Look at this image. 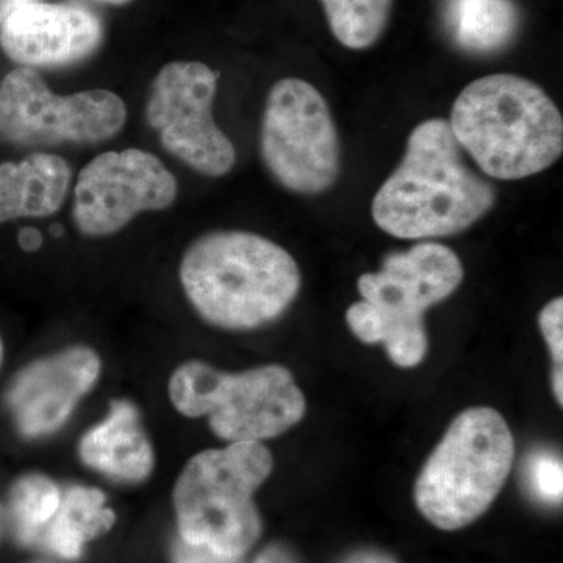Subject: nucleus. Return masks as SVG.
Here are the masks:
<instances>
[{"label": "nucleus", "instance_id": "obj_1", "mask_svg": "<svg viewBox=\"0 0 563 563\" xmlns=\"http://www.w3.org/2000/svg\"><path fill=\"white\" fill-rule=\"evenodd\" d=\"M490 181L463 161L450 122L428 120L407 140L398 168L372 206L373 220L388 235L428 240L466 231L492 209Z\"/></svg>", "mask_w": 563, "mask_h": 563}, {"label": "nucleus", "instance_id": "obj_2", "mask_svg": "<svg viewBox=\"0 0 563 563\" xmlns=\"http://www.w3.org/2000/svg\"><path fill=\"white\" fill-rule=\"evenodd\" d=\"M180 282L203 320L228 331H252L287 312L301 290V272L272 240L222 231L207 233L188 247Z\"/></svg>", "mask_w": 563, "mask_h": 563}, {"label": "nucleus", "instance_id": "obj_3", "mask_svg": "<svg viewBox=\"0 0 563 563\" xmlns=\"http://www.w3.org/2000/svg\"><path fill=\"white\" fill-rule=\"evenodd\" d=\"M451 131L487 176L520 180L550 168L563 152V118L542 87L515 74H492L463 88Z\"/></svg>", "mask_w": 563, "mask_h": 563}, {"label": "nucleus", "instance_id": "obj_4", "mask_svg": "<svg viewBox=\"0 0 563 563\" xmlns=\"http://www.w3.org/2000/svg\"><path fill=\"white\" fill-rule=\"evenodd\" d=\"M514 457L512 431L498 410H463L418 474L415 503L422 517L443 531L472 525L498 498Z\"/></svg>", "mask_w": 563, "mask_h": 563}, {"label": "nucleus", "instance_id": "obj_5", "mask_svg": "<svg viewBox=\"0 0 563 563\" xmlns=\"http://www.w3.org/2000/svg\"><path fill=\"white\" fill-rule=\"evenodd\" d=\"M273 468L272 451L262 442H235L191 457L173 493L180 539L243 558L261 537L254 495Z\"/></svg>", "mask_w": 563, "mask_h": 563}, {"label": "nucleus", "instance_id": "obj_6", "mask_svg": "<svg viewBox=\"0 0 563 563\" xmlns=\"http://www.w3.org/2000/svg\"><path fill=\"white\" fill-rule=\"evenodd\" d=\"M168 391L177 412L209 417L214 435L231 443L279 437L307 410L290 369L280 365L224 373L206 362H185L173 373Z\"/></svg>", "mask_w": 563, "mask_h": 563}, {"label": "nucleus", "instance_id": "obj_7", "mask_svg": "<svg viewBox=\"0 0 563 563\" xmlns=\"http://www.w3.org/2000/svg\"><path fill=\"white\" fill-rule=\"evenodd\" d=\"M262 157L274 179L299 195H320L339 179V132L328 102L309 81L288 77L269 91Z\"/></svg>", "mask_w": 563, "mask_h": 563}, {"label": "nucleus", "instance_id": "obj_8", "mask_svg": "<svg viewBox=\"0 0 563 563\" xmlns=\"http://www.w3.org/2000/svg\"><path fill=\"white\" fill-rule=\"evenodd\" d=\"M128 120L120 96L88 90L58 96L31 68H16L0 84V140L22 147L90 144L117 135Z\"/></svg>", "mask_w": 563, "mask_h": 563}, {"label": "nucleus", "instance_id": "obj_9", "mask_svg": "<svg viewBox=\"0 0 563 563\" xmlns=\"http://www.w3.org/2000/svg\"><path fill=\"white\" fill-rule=\"evenodd\" d=\"M463 274L457 254L432 242L390 254L379 273L363 274L357 287L372 307V343L396 347L421 335L426 331L422 314L450 298Z\"/></svg>", "mask_w": 563, "mask_h": 563}, {"label": "nucleus", "instance_id": "obj_10", "mask_svg": "<svg viewBox=\"0 0 563 563\" xmlns=\"http://www.w3.org/2000/svg\"><path fill=\"white\" fill-rule=\"evenodd\" d=\"M220 73L199 62L168 63L155 77L147 122L169 154L199 174L225 176L236 162L235 146L211 114Z\"/></svg>", "mask_w": 563, "mask_h": 563}, {"label": "nucleus", "instance_id": "obj_11", "mask_svg": "<svg viewBox=\"0 0 563 563\" xmlns=\"http://www.w3.org/2000/svg\"><path fill=\"white\" fill-rule=\"evenodd\" d=\"M176 196V179L155 155L103 152L79 174L73 218L85 235H111L143 211L168 209Z\"/></svg>", "mask_w": 563, "mask_h": 563}, {"label": "nucleus", "instance_id": "obj_12", "mask_svg": "<svg viewBox=\"0 0 563 563\" xmlns=\"http://www.w3.org/2000/svg\"><path fill=\"white\" fill-rule=\"evenodd\" d=\"M101 368V358L88 346H70L25 366L7 398L22 435L58 431L98 383Z\"/></svg>", "mask_w": 563, "mask_h": 563}, {"label": "nucleus", "instance_id": "obj_13", "mask_svg": "<svg viewBox=\"0 0 563 563\" xmlns=\"http://www.w3.org/2000/svg\"><path fill=\"white\" fill-rule=\"evenodd\" d=\"M102 21L84 7L35 2L11 13L0 27L3 54L21 68L73 65L101 46Z\"/></svg>", "mask_w": 563, "mask_h": 563}, {"label": "nucleus", "instance_id": "obj_14", "mask_svg": "<svg viewBox=\"0 0 563 563\" xmlns=\"http://www.w3.org/2000/svg\"><path fill=\"white\" fill-rule=\"evenodd\" d=\"M79 454L85 465L121 483H143L155 463L139 409L125 399H114L109 418L81 437Z\"/></svg>", "mask_w": 563, "mask_h": 563}, {"label": "nucleus", "instance_id": "obj_15", "mask_svg": "<svg viewBox=\"0 0 563 563\" xmlns=\"http://www.w3.org/2000/svg\"><path fill=\"white\" fill-rule=\"evenodd\" d=\"M70 184L68 162L32 154L0 165V224L16 218L49 217L60 209Z\"/></svg>", "mask_w": 563, "mask_h": 563}, {"label": "nucleus", "instance_id": "obj_16", "mask_svg": "<svg viewBox=\"0 0 563 563\" xmlns=\"http://www.w3.org/2000/svg\"><path fill=\"white\" fill-rule=\"evenodd\" d=\"M114 520L117 515L106 506L101 490L76 485L62 496L60 507L38 543L63 559H77L85 543L109 531Z\"/></svg>", "mask_w": 563, "mask_h": 563}, {"label": "nucleus", "instance_id": "obj_17", "mask_svg": "<svg viewBox=\"0 0 563 563\" xmlns=\"http://www.w3.org/2000/svg\"><path fill=\"white\" fill-rule=\"evenodd\" d=\"M446 20L455 43L472 54L504 49L520 25L512 0H450Z\"/></svg>", "mask_w": 563, "mask_h": 563}, {"label": "nucleus", "instance_id": "obj_18", "mask_svg": "<svg viewBox=\"0 0 563 563\" xmlns=\"http://www.w3.org/2000/svg\"><path fill=\"white\" fill-rule=\"evenodd\" d=\"M62 490L44 474H25L10 490L9 509L18 540L38 543L62 503Z\"/></svg>", "mask_w": 563, "mask_h": 563}, {"label": "nucleus", "instance_id": "obj_19", "mask_svg": "<svg viewBox=\"0 0 563 563\" xmlns=\"http://www.w3.org/2000/svg\"><path fill=\"white\" fill-rule=\"evenodd\" d=\"M329 27L344 47L363 51L383 36L393 0H321Z\"/></svg>", "mask_w": 563, "mask_h": 563}, {"label": "nucleus", "instance_id": "obj_20", "mask_svg": "<svg viewBox=\"0 0 563 563\" xmlns=\"http://www.w3.org/2000/svg\"><path fill=\"white\" fill-rule=\"evenodd\" d=\"M526 479L532 495L547 504H561L563 495V465L561 455L537 451L526 462Z\"/></svg>", "mask_w": 563, "mask_h": 563}, {"label": "nucleus", "instance_id": "obj_21", "mask_svg": "<svg viewBox=\"0 0 563 563\" xmlns=\"http://www.w3.org/2000/svg\"><path fill=\"white\" fill-rule=\"evenodd\" d=\"M540 331L551 350L554 373L563 374V299L555 298L543 307L539 317Z\"/></svg>", "mask_w": 563, "mask_h": 563}, {"label": "nucleus", "instance_id": "obj_22", "mask_svg": "<svg viewBox=\"0 0 563 563\" xmlns=\"http://www.w3.org/2000/svg\"><path fill=\"white\" fill-rule=\"evenodd\" d=\"M240 555L222 554L207 544L179 539L174 544V563H243Z\"/></svg>", "mask_w": 563, "mask_h": 563}, {"label": "nucleus", "instance_id": "obj_23", "mask_svg": "<svg viewBox=\"0 0 563 563\" xmlns=\"http://www.w3.org/2000/svg\"><path fill=\"white\" fill-rule=\"evenodd\" d=\"M254 563H296L292 555L279 544L265 548Z\"/></svg>", "mask_w": 563, "mask_h": 563}, {"label": "nucleus", "instance_id": "obj_24", "mask_svg": "<svg viewBox=\"0 0 563 563\" xmlns=\"http://www.w3.org/2000/svg\"><path fill=\"white\" fill-rule=\"evenodd\" d=\"M18 242L22 250L27 252L38 251L41 244H43V236L41 233L33 228H22L20 235H18Z\"/></svg>", "mask_w": 563, "mask_h": 563}, {"label": "nucleus", "instance_id": "obj_25", "mask_svg": "<svg viewBox=\"0 0 563 563\" xmlns=\"http://www.w3.org/2000/svg\"><path fill=\"white\" fill-rule=\"evenodd\" d=\"M344 563H396L390 555L379 553V551H362L351 555Z\"/></svg>", "mask_w": 563, "mask_h": 563}, {"label": "nucleus", "instance_id": "obj_26", "mask_svg": "<svg viewBox=\"0 0 563 563\" xmlns=\"http://www.w3.org/2000/svg\"><path fill=\"white\" fill-rule=\"evenodd\" d=\"M35 2H43V0H0V27L11 13Z\"/></svg>", "mask_w": 563, "mask_h": 563}, {"label": "nucleus", "instance_id": "obj_27", "mask_svg": "<svg viewBox=\"0 0 563 563\" xmlns=\"http://www.w3.org/2000/svg\"><path fill=\"white\" fill-rule=\"evenodd\" d=\"M92 2L109 3V5H125V3L132 2V0H92Z\"/></svg>", "mask_w": 563, "mask_h": 563}, {"label": "nucleus", "instance_id": "obj_28", "mask_svg": "<svg viewBox=\"0 0 563 563\" xmlns=\"http://www.w3.org/2000/svg\"><path fill=\"white\" fill-rule=\"evenodd\" d=\"M51 233L54 236H60L63 233L62 225H58V224L52 225Z\"/></svg>", "mask_w": 563, "mask_h": 563}, {"label": "nucleus", "instance_id": "obj_29", "mask_svg": "<svg viewBox=\"0 0 563 563\" xmlns=\"http://www.w3.org/2000/svg\"><path fill=\"white\" fill-rule=\"evenodd\" d=\"M3 357V346H2V340H0V363H2Z\"/></svg>", "mask_w": 563, "mask_h": 563}]
</instances>
